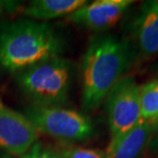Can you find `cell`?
I'll use <instances>...</instances> for the list:
<instances>
[{"label":"cell","instance_id":"cell-1","mask_svg":"<svg viewBox=\"0 0 158 158\" xmlns=\"http://www.w3.org/2000/svg\"><path fill=\"white\" fill-rule=\"evenodd\" d=\"M129 44L113 35H97L90 39L81 63L82 106L98 108L123 78L131 65Z\"/></svg>","mask_w":158,"mask_h":158},{"label":"cell","instance_id":"cell-2","mask_svg":"<svg viewBox=\"0 0 158 158\" xmlns=\"http://www.w3.org/2000/svg\"><path fill=\"white\" fill-rule=\"evenodd\" d=\"M62 38L45 22L21 20L0 28V69L19 73L47 59L61 56Z\"/></svg>","mask_w":158,"mask_h":158},{"label":"cell","instance_id":"cell-3","mask_svg":"<svg viewBox=\"0 0 158 158\" xmlns=\"http://www.w3.org/2000/svg\"><path fill=\"white\" fill-rule=\"evenodd\" d=\"M70 66L65 59L55 56L17 73V82L34 106L61 107L68 100Z\"/></svg>","mask_w":158,"mask_h":158},{"label":"cell","instance_id":"cell-4","mask_svg":"<svg viewBox=\"0 0 158 158\" xmlns=\"http://www.w3.org/2000/svg\"><path fill=\"white\" fill-rule=\"evenodd\" d=\"M37 131L67 142L84 141L94 134L91 120L82 113L62 107L32 106L24 114Z\"/></svg>","mask_w":158,"mask_h":158},{"label":"cell","instance_id":"cell-5","mask_svg":"<svg viewBox=\"0 0 158 158\" xmlns=\"http://www.w3.org/2000/svg\"><path fill=\"white\" fill-rule=\"evenodd\" d=\"M106 111L112 147L141 121L140 86L134 77H123L106 98Z\"/></svg>","mask_w":158,"mask_h":158},{"label":"cell","instance_id":"cell-6","mask_svg":"<svg viewBox=\"0 0 158 158\" xmlns=\"http://www.w3.org/2000/svg\"><path fill=\"white\" fill-rule=\"evenodd\" d=\"M39 132L24 114L6 107L0 100V150L22 156L37 143Z\"/></svg>","mask_w":158,"mask_h":158},{"label":"cell","instance_id":"cell-7","mask_svg":"<svg viewBox=\"0 0 158 158\" xmlns=\"http://www.w3.org/2000/svg\"><path fill=\"white\" fill-rule=\"evenodd\" d=\"M134 1L131 0H97L86 3L69 15V21L94 31L113 27Z\"/></svg>","mask_w":158,"mask_h":158},{"label":"cell","instance_id":"cell-8","mask_svg":"<svg viewBox=\"0 0 158 158\" xmlns=\"http://www.w3.org/2000/svg\"><path fill=\"white\" fill-rule=\"evenodd\" d=\"M140 59L158 53V1H146L141 6L132 26Z\"/></svg>","mask_w":158,"mask_h":158},{"label":"cell","instance_id":"cell-9","mask_svg":"<svg viewBox=\"0 0 158 158\" xmlns=\"http://www.w3.org/2000/svg\"><path fill=\"white\" fill-rule=\"evenodd\" d=\"M154 131V123L141 120L114 146L106 150V158H142L148 151Z\"/></svg>","mask_w":158,"mask_h":158},{"label":"cell","instance_id":"cell-10","mask_svg":"<svg viewBox=\"0 0 158 158\" xmlns=\"http://www.w3.org/2000/svg\"><path fill=\"white\" fill-rule=\"evenodd\" d=\"M86 3L85 0H34L25 9V15L36 20H50L71 15Z\"/></svg>","mask_w":158,"mask_h":158},{"label":"cell","instance_id":"cell-11","mask_svg":"<svg viewBox=\"0 0 158 158\" xmlns=\"http://www.w3.org/2000/svg\"><path fill=\"white\" fill-rule=\"evenodd\" d=\"M141 119L155 123L158 120V78L140 86Z\"/></svg>","mask_w":158,"mask_h":158},{"label":"cell","instance_id":"cell-12","mask_svg":"<svg viewBox=\"0 0 158 158\" xmlns=\"http://www.w3.org/2000/svg\"><path fill=\"white\" fill-rule=\"evenodd\" d=\"M61 158H106V151L83 147H65L59 150Z\"/></svg>","mask_w":158,"mask_h":158},{"label":"cell","instance_id":"cell-13","mask_svg":"<svg viewBox=\"0 0 158 158\" xmlns=\"http://www.w3.org/2000/svg\"><path fill=\"white\" fill-rule=\"evenodd\" d=\"M21 158H61L58 151H53L47 147H44L40 143H35L31 149L22 155Z\"/></svg>","mask_w":158,"mask_h":158},{"label":"cell","instance_id":"cell-14","mask_svg":"<svg viewBox=\"0 0 158 158\" xmlns=\"http://www.w3.org/2000/svg\"><path fill=\"white\" fill-rule=\"evenodd\" d=\"M148 152L152 154L158 152V120L154 123V131L149 143V147H148Z\"/></svg>","mask_w":158,"mask_h":158},{"label":"cell","instance_id":"cell-15","mask_svg":"<svg viewBox=\"0 0 158 158\" xmlns=\"http://www.w3.org/2000/svg\"><path fill=\"white\" fill-rule=\"evenodd\" d=\"M8 5H10L8 2H2V1H0V15L3 14V11H4L5 8H7Z\"/></svg>","mask_w":158,"mask_h":158},{"label":"cell","instance_id":"cell-16","mask_svg":"<svg viewBox=\"0 0 158 158\" xmlns=\"http://www.w3.org/2000/svg\"><path fill=\"white\" fill-rule=\"evenodd\" d=\"M0 158H14V157L10 156V155H7V154H4V155L0 156Z\"/></svg>","mask_w":158,"mask_h":158}]
</instances>
